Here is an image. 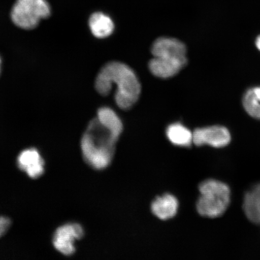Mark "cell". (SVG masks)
I'll return each mask as SVG.
<instances>
[{"label": "cell", "mask_w": 260, "mask_h": 260, "mask_svg": "<svg viewBox=\"0 0 260 260\" xmlns=\"http://www.w3.org/2000/svg\"><path fill=\"white\" fill-rule=\"evenodd\" d=\"M113 83L116 84L115 100L122 109L131 108L139 99L141 86L134 71L127 64L118 61L106 63L96 78L95 87L101 95H108Z\"/></svg>", "instance_id": "1"}, {"label": "cell", "mask_w": 260, "mask_h": 260, "mask_svg": "<svg viewBox=\"0 0 260 260\" xmlns=\"http://www.w3.org/2000/svg\"><path fill=\"white\" fill-rule=\"evenodd\" d=\"M118 139L97 118L91 121L81 141L84 160L96 170L108 167L112 160Z\"/></svg>", "instance_id": "2"}, {"label": "cell", "mask_w": 260, "mask_h": 260, "mask_svg": "<svg viewBox=\"0 0 260 260\" xmlns=\"http://www.w3.org/2000/svg\"><path fill=\"white\" fill-rule=\"evenodd\" d=\"M197 209L201 216L216 218L222 216L231 203L230 188L225 183L210 179L200 185Z\"/></svg>", "instance_id": "3"}, {"label": "cell", "mask_w": 260, "mask_h": 260, "mask_svg": "<svg viewBox=\"0 0 260 260\" xmlns=\"http://www.w3.org/2000/svg\"><path fill=\"white\" fill-rule=\"evenodd\" d=\"M51 14V8L46 0H16L11 11L14 23L22 29L37 27L42 19Z\"/></svg>", "instance_id": "4"}, {"label": "cell", "mask_w": 260, "mask_h": 260, "mask_svg": "<svg viewBox=\"0 0 260 260\" xmlns=\"http://www.w3.org/2000/svg\"><path fill=\"white\" fill-rule=\"evenodd\" d=\"M84 231L79 224L68 223L61 226L55 232L53 243L54 248L61 254L70 256L76 252L74 243L82 239Z\"/></svg>", "instance_id": "5"}, {"label": "cell", "mask_w": 260, "mask_h": 260, "mask_svg": "<svg viewBox=\"0 0 260 260\" xmlns=\"http://www.w3.org/2000/svg\"><path fill=\"white\" fill-rule=\"evenodd\" d=\"M231 140L229 130L220 125L198 128L193 133V143L198 146L207 145L214 148H223L230 144Z\"/></svg>", "instance_id": "6"}, {"label": "cell", "mask_w": 260, "mask_h": 260, "mask_svg": "<svg viewBox=\"0 0 260 260\" xmlns=\"http://www.w3.org/2000/svg\"><path fill=\"white\" fill-rule=\"evenodd\" d=\"M186 51V47L183 42L174 38H158L151 46V53L154 57L185 59L187 58Z\"/></svg>", "instance_id": "7"}, {"label": "cell", "mask_w": 260, "mask_h": 260, "mask_svg": "<svg viewBox=\"0 0 260 260\" xmlns=\"http://www.w3.org/2000/svg\"><path fill=\"white\" fill-rule=\"evenodd\" d=\"M17 165L31 178H38L44 172L45 161L40 152L35 148L25 149L19 154Z\"/></svg>", "instance_id": "8"}, {"label": "cell", "mask_w": 260, "mask_h": 260, "mask_svg": "<svg viewBox=\"0 0 260 260\" xmlns=\"http://www.w3.org/2000/svg\"><path fill=\"white\" fill-rule=\"evenodd\" d=\"M187 63V58L154 57L149 61V68L154 76L167 79L178 74Z\"/></svg>", "instance_id": "9"}, {"label": "cell", "mask_w": 260, "mask_h": 260, "mask_svg": "<svg viewBox=\"0 0 260 260\" xmlns=\"http://www.w3.org/2000/svg\"><path fill=\"white\" fill-rule=\"evenodd\" d=\"M178 201L176 198L170 194L156 198L151 204L152 213L158 218L166 220L172 218L177 213Z\"/></svg>", "instance_id": "10"}, {"label": "cell", "mask_w": 260, "mask_h": 260, "mask_svg": "<svg viewBox=\"0 0 260 260\" xmlns=\"http://www.w3.org/2000/svg\"><path fill=\"white\" fill-rule=\"evenodd\" d=\"M243 210L251 222H260V184H256L247 191L244 197Z\"/></svg>", "instance_id": "11"}, {"label": "cell", "mask_w": 260, "mask_h": 260, "mask_svg": "<svg viewBox=\"0 0 260 260\" xmlns=\"http://www.w3.org/2000/svg\"><path fill=\"white\" fill-rule=\"evenodd\" d=\"M89 25L92 34L99 38H106L111 35L115 27L112 19L102 12L92 14Z\"/></svg>", "instance_id": "12"}, {"label": "cell", "mask_w": 260, "mask_h": 260, "mask_svg": "<svg viewBox=\"0 0 260 260\" xmlns=\"http://www.w3.org/2000/svg\"><path fill=\"white\" fill-rule=\"evenodd\" d=\"M167 136L174 145L180 146H190L193 143V133L180 123L169 125Z\"/></svg>", "instance_id": "13"}, {"label": "cell", "mask_w": 260, "mask_h": 260, "mask_svg": "<svg viewBox=\"0 0 260 260\" xmlns=\"http://www.w3.org/2000/svg\"><path fill=\"white\" fill-rule=\"evenodd\" d=\"M96 118L118 139L123 130V124L121 119L112 109L101 107L98 110Z\"/></svg>", "instance_id": "14"}, {"label": "cell", "mask_w": 260, "mask_h": 260, "mask_svg": "<svg viewBox=\"0 0 260 260\" xmlns=\"http://www.w3.org/2000/svg\"><path fill=\"white\" fill-rule=\"evenodd\" d=\"M243 105L250 116L260 119V87L247 91L243 96Z\"/></svg>", "instance_id": "15"}, {"label": "cell", "mask_w": 260, "mask_h": 260, "mask_svg": "<svg viewBox=\"0 0 260 260\" xmlns=\"http://www.w3.org/2000/svg\"><path fill=\"white\" fill-rule=\"evenodd\" d=\"M11 224V220L9 217L0 216V238L8 232Z\"/></svg>", "instance_id": "16"}, {"label": "cell", "mask_w": 260, "mask_h": 260, "mask_svg": "<svg viewBox=\"0 0 260 260\" xmlns=\"http://www.w3.org/2000/svg\"><path fill=\"white\" fill-rule=\"evenodd\" d=\"M256 46L258 48V50L260 51V35L259 37L256 38Z\"/></svg>", "instance_id": "17"}, {"label": "cell", "mask_w": 260, "mask_h": 260, "mask_svg": "<svg viewBox=\"0 0 260 260\" xmlns=\"http://www.w3.org/2000/svg\"><path fill=\"white\" fill-rule=\"evenodd\" d=\"M1 64H2V60H1V58H0V72H1Z\"/></svg>", "instance_id": "18"}, {"label": "cell", "mask_w": 260, "mask_h": 260, "mask_svg": "<svg viewBox=\"0 0 260 260\" xmlns=\"http://www.w3.org/2000/svg\"><path fill=\"white\" fill-rule=\"evenodd\" d=\"M259 224H260V222H259Z\"/></svg>", "instance_id": "19"}]
</instances>
